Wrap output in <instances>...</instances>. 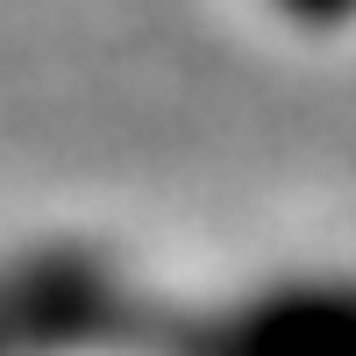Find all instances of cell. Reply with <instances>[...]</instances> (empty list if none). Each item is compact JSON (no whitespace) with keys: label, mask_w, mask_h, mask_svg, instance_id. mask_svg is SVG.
<instances>
[{"label":"cell","mask_w":356,"mask_h":356,"mask_svg":"<svg viewBox=\"0 0 356 356\" xmlns=\"http://www.w3.org/2000/svg\"><path fill=\"white\" fill-rule=\"evenodd\" d=\"M264 22H278L285 36H307V43H342L356 36V0H250Z\"/></svg>","instance_id":"cell-1"}]
</instances>
